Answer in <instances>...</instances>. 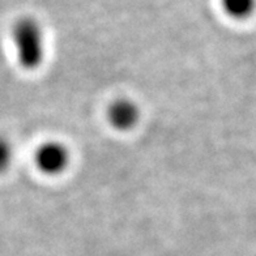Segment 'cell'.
<instances>
[{
	"instance_id": "cell-1",
	"label": "cell",
	"mask_w": 256,
	"mask_h": 256,
	"mask_svg": "<svg viewBox=\"0 0 256 256\" xmlns=\"http://www.w3.org/2000/svg\"><path fill=\"white\" fill-rule=\"evenodd\" d=\"M10 40L17 63L25 71H36L44 63L48 40L44 25L38 18L18 17L10 28Z\"/></svg>"
},
{
	"instance_id": "cell-2",
	"label": "cell",
	"mask_w": 256,
	"mask_h": 256,
	"mask_svg": "<svg viewBox=\"0 0 256 256\" xmlns=\"http://www.w3.org/2000/svg\"><path fill=\"white\" fill-rule=\"evenodd\" d=\"M34 164L38 172L48 176H59L71 165V150L59 140L40 142L34 152Z\"/></svg>"
},
{
	"instance_id": "cell-3",
	"label": "cell",
	"mask_w": 256,
	"mask_h": 256,
	"mask_svg": "<svg viewBox=\"0 0 256 256\" xmlns=\"http://www.w3.org/2000/svg\"><path fill=\"white\" fill-rule=\"evenodd\" d=\"M106 119L110 127L116 131L130 132L142 120V108L131 98H116L108 104Z\"/></svg>"
},
{
	"instance_id": "cell-4",
	"label": "cell",
	"mask_w": 256,
	"mask_h": 256,
	"mask_svg": "<svg viewBox=\"0 0 256 256\" xmlns=\"http://www.w3.org/2000/svg\"><path fill=\"white\" fill-rule=\"evenodd\" d=\"M220 7L234 21H246L255 14L256 0H220Z\"/></svg>"
},
{
	"instance_id": "cell-5",
	"label": "cell",
	"mask_w": 256,
	"mask_h": 256,
	"mask_svg": "<svg viewBox=\"0 0 256 256\" xmlns=\"http://www.w3.org/2000/svg\"><path fill=\"white\" fill-rule=\"evenodd\" d=\"M14 148L10 138L0 136V174L8 172L14 164Z\"/></svg>"
}]
</instances>
